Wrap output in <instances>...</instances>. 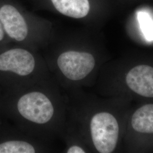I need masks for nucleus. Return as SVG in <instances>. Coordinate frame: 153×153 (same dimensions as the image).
<instances>
[{"label": "nucleus", "instance_id": "obj_3", "mask_svg": "<svg viewBox=\"0 0 153 153\" xmlns=\"http://www.w3.org/2000/svg\"><path fill=\"white\" fill-rule=\"evenodd\" d=\"M0 21L11 42L39 52L47 47L56 33L52 22L14 0H0Z\"/></svg>", "mask_w": 153, "mask_h": 153}, {"label": "nucleus", "instance_id": "obj_1", "mask_svg": "<svg viewBox=\"0 0 153 153\" xmlns=\"http://www.w3.org/2000/svg\"><path fill=\"white\" fill-rule=\"evenodd\" d=\"M6 105L18 128L53 142L60 138L68 120L69 98L50 76L10 90Z\"/></svg>", "mask_w": 153, "mask_h": 153}, {"label": "nucleus", "instance_id": "obj_7", "mask_svg": "<svg viewBox=\"0 0 153 153\" xmlns=\"http://www.w3.org/2000/svg\"><path fill=\"white\" fill-rule=\"evenodd\" d=\"M126 83L133 91L147 98H153V68L146 65H137L126 76Z\"/></svg>", "mask_w": 153, "mask_h": 153}, {"label": "nucleus", "instance_id": "obj_9", "mask_svg": "<svg viewBox=\"0 0 153 153\" xmlns=\"http://www.w3.org/2000/svg\"><path fill=\"white\" fill-rule=\"evenodd\" d=\"M134 131L142 133H153V104H146L136 110L131 117Z\"/></svg>", "mask_w": 153, "mask_h": 153}, {"label": "nucleus", "instance_id": "obj_11", "mask_svg": "<svg viewBox=\"0 0 153 153\" xmlns=\"http://www.w3.org/2000/svg\"><path fill=\"white\" fill-rule=\"evenodd\" d=\"M11 41L6 35L2 23L0 21V52L7 48V44Z\"/></svg>", "mask_w": 153, "mask_h": 153}, {"label": "nucleus", "instance_id": "obj_4", "mask_svg": "<svg viewBox=\"0 0 153 153\" xmlns=\"http://www.w3.org/2000/svg\"><path fill=\"white\" fill-rule=\"evenodd\" d=\"M50 76L44 57L39 51L16 45L0 52V82L10 90Z\"/></svg>", "mask_w": 153, "mask_h": 153}, {"label": "nucleus", "instance_id": "obj_5", "mask_svg": "<svg viewBox=\"0 0 153 153\" xmlns=\"http://www.w3.org/2000/svg\"><path fill=\"white\" fill-rule=\"evenodd\" d=\"M68 119L77 128L88 129L90 142L98 153H111L115 150L119 134V126L114 115L108 111L99 110L91 114L87 121Z\"/></svg>", "mask_w": 153, "mask_h": 153}, {"label": "nucleus", "instance_id": "obj_12", "mask_svg": "<svg viewBox=\"0 0 153 153\" xmlns=\"http://www.w3.org/2000/svg\"><path fill=\"white\" fill-rule=\"evenodd\" d=\"M33 1H35L36 2H38L39 1V0H33Z\"/></svg>", "mask_w": 153, "mask_h": 153}, {"label": "nucleus", "instance_id": "obj_6", "mask_svg": "<svg viewBox=\"0 0 153 153\" xmlns=\"http://www.w3.org/2000/svg\"><path fill=\"white\" fill-rule=\"evenodd\" d=\"M45 9L78 21H89L100 11L101 0H39Z\"/></svg>", "mask_w": 153, "mask_h": 153}, {"label": "nucleus", "instance_id": "obj_10", "mask_svg": "<svg viewBox=\"0 0 153 153\" xmlns=\"http://www.w3.org/2000/svg\"><path fill=\"white\" fill-rule=\"evenodd\" d=\"M138 20L140 26L145 38L148 40H153V22L146 13H140L138 14Z\"/></svg>", "mask_w": 153, "mask_h": 153}, {"label": "nucleus", "instance_id": "obj_8", "mask_svg": "<svg viewBox=\"0 0 153 153\" xmlns=\"http://www.w3.org/2000/svg\"><path fill=\"white\" fill-rule=\"evenodd\" d=\"M82 133L68 119L64 129L60 137L65 145L62 152L65 153H87L85 146L82 144Z\"/></svg>", "mask_w": 153, "mask_h": 153}, {"label": "nucleus", "instance_id": "obj_2", "mask_svg": "<svg viewBox=\"0 0 153 153\" xmlns=\"http://www.w3.org/2000/svg\"><path fill=\"white\" fill-rule=\"evenodd\" d=\"M42 51L51 76L67 95L77 93L97 65L95 53L76 33L56 31Z\"/></svg>", "mask_w": 153, "mask_h": 153}]
</instances>
